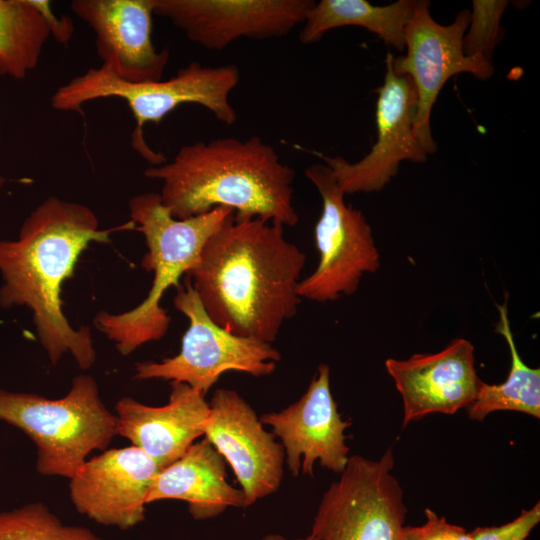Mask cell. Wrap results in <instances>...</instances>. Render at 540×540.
I'll return each mask as SVG.
<instances>
[{"mask_svg": "<svg viewBox=\"0 0 540 540\" xmlns=\"http://www.w3.org/2000/svg\"><path fill=\"white\" fill-rule=\"evenodd\" d=\"M144 176L162 183L161 200L176 219L226 207L237 220L260 218L284 227L299 221L295 171L256 136L184 145L171 161L146 168Z\"/></svg>", "mask_w": 540, "mask_h": 540, "instance_id": "obj_3", "label": "cell"}, {"mask_svg": "<svg viewBox=\"0 0 540 540\" xmlns=\"http://www.w3.org/2000/svg\"><path fill=\"white\" fill-rule=\"evenodd\" d=\"M385 368L403 401V426L429 414L453 415L475 400L481 379L475 369L473 344L453 339L443 350L388 358Z\"/></svg>", "mask_w": 540, "mask_h": 540, "instance_id": "obj_17", "label": "cell"}, {"mask_svg": "<svg viewBox=\"0 0 540 540\" xmlns=\"http://www.w3.org/2000/svg\"><path fill=\"white\" fill-rule=\"evenodd\" d=\"M239 80V68L232 64L204 66L193 61L167 80L143 83L123 81L99 66L61 85L52 95L51 105L59 111L83 112L82 106L89 101L123 99L136 121L133 148L150 166H157L166 162V158L148 146L143 136L144 125L159 124L182 104L200 105L221 123L233 125L238 116L230 103V94Z\"/></svg>", "mask_w": 540, "mask_h": 540, "instance_id": "obj_5", "label": "cell"}, {"mask_svg": "<svg viewBox=\"0 0 540 540\" xmlns=\"http://www.w3.org/2000/svg\"><path fill=\"white\" fill-rule=\"evenodd\" d=\"M51 33L33 0H0V76L24 79Z\"/></svg>", "mask_w": 540, "mask_h": 540, "instance_id": "obj_22", "label": "cell"}, {"mask_svg": "<svg viewBox=\"0 0 540 540\" xmlns=\"http://www.w3.org/2000/svg\"><path fill=\"white\" fill-rule=\"evenodd\" d=\"M312 0H154L153 14L168 19L192 42L220 51L241 38L271 39L303 24Z\"/></svg>", "mask_w": 540, "mask_h": 540, "instance_id": "obj_12", "label": "cell"}, {"mask_svg": "<svg viewBox=\"0 0 540 540\" xmlns=\"http://www.w3.org/2000/svg\"><path fill=\"white\" fill-rule=\"evenodd\" d=\"M161 470L141 449L130 445L88 458L69 478V498L90 520L121 530L145 519L146 497Z\"/></svg>", "mask_w": 540, "mask_h": 540, "instance_id": "obj_14", "label": "cell"}, {"mask_svg": "<svg viewBox=\"0 0 540 540\" xmlns=\"http://www.w3.org/2000/svg\"><path fill=\"white\" fill-rule=\"evenodd\" d=\"M416 1L398 0L379 6L365 0H321L315 2L299 32L302 44L318 41L329 30L358 26L375 33L386 44L403 51L405 27Z\"/></svg>", "mask_w": 540, "mask_h": 540, "instance_id": "obj_20", "label": "cell"}, {"mask_svg": "<svg viewBox=\"0 0 540 540\" xmlns=\"http://www.w3.org/2000/svg\"><path fill=\"white\" fill-rule=\"evenodd\" d=\"M164 499L185 501L195 520L217 517L229 507H245L243 491L227 481L225 459L206 438L194 442L154 477L146 504Z\"/></svg>", "mask_w": 540, "mask_h": 540, "instance_id": "obj_19", "label": "cell"}, {"mask_svg": "<svg viewBox=\"0 0 540 540\" xmlns=\"http://www.w3.org/2000/svg\"><path fill=\"white\" fill-rule=\"evenodd\" d=\"M428 1H416L405 27L404 56L392 58L395 73L409 76L417 95L414 130L427 154L436 151L430 128L434 103L446 81L459 73L487 79L493 74L490 61L469 57L463 51V36L470 21L469 10H462L450 25L437 23L430 15Z\"/></svg>", "mask_w": 540, "mask_h": 540, "instance_id": "obj_10", "label": "cell"}, {"mask_svg": "<svg viewBox=\"0 0 540 540\" xmlns=\"http://www.w3.org/2000/svg\"><path fill=\"white\" fill-rule=\"evenodd\" d=\"M37 9L43 15L50 33L61 44H67L73 34V23L65 16L62 19L56 17L50 7V2L46 0H33Z\"/></svg>", "mask_w": 540, "mask_h": 540, "instance_id": "obj_27", "label": "cell"}, {"mask_svg": "<svg viewBox=\"0 0 540 540\" xmlns=\"http://www.w3.org/2000/svg\"><path fill=\"white\" fill-rule=\"evenodd\" d=\"M507 298L497 304L499 321L496 332L507 342L511 365L506 380L500 384L481 381L475 400L468 409L469 418L482 421L495 411H517L540 418V369L529 367L518 353L507 312Z\"/></svg>", "mask_w": 540, "mask_h": 540, "instance_id": "obj_21", "label": "cell"}, {"mask_svg": "<svg viewBox=\"0 0 540 540\" xmlns=\"http://www.w3.org/2000/svg\"><path fill=\"white\" fill-rule=\"evenodd\" d=\"M173 304L189 322L179 353L160 362L136 363L133 379L182 382L206 395L227 371L255 377L275 371L280 352L271 343L236 335L217 325L186 277L183 284L176 286Z\"/></svg>", "mask_w": 540, "mask_h": 540, "instance_id": "obj_7", "label": "cell"}, {"mask_svg": "<svg viewBox=\"0 0 540 540\" xmlns=\"http://www.w3.org/2000/svg\"><path fill=\"white\" fill-rule=\"evenodd\" d=\"M260 540H316V538L312 534H309L303 538L289 539L280 534L270 533L263 536Z\"/></svg>", "mask_w": 540, "mask_h": 540, "instance_id": "obj_28", "label": "cell"}, {"mask_svg": "<svg viewBox=\"0 0 540 540\" xmlns=\"http://www.w3.org/2000/svg\"><path fill=\"white\" fill-rule=\"evenodd\" d=\"M304 174L322 199V212L314 228L319 261L315 270L301 279L298 296L315 302H330L353 295L365 273L380 267V254L363 213L345 202L330 168L309 165Z\"/></svg>", "mask_w": 540, "mask_h": 540, "instance_id": "obj_9", "label": "cell"}, {"mask_svg": "<svg viewBox=\"0 0 540 540\" xmlns=\"http://www.w3.org/2000/svg\"><path fill=\"white\" fill-rule=\"evenodd\" d=\"M389 447L378 460L349 457L322 496L311 533L316 540H403L407 508Z\"/></svg>", "mask_w": 540, "mask_h": 540, "instance_id": "obj_8", "label": "cell"}, {"mask_svg": "<svg viewBox=\"0 0 540 540\" xmlns=\"http://www.w3.org/2000/svg\"><path fill=\"white\" fill-rule=\"evenodd\" d=\"M70 6L95 33L104 69L130 83L162 80L170 53L152 42L154 0H74Z\"/></svg>", "mask_w": 540, "mask_h": 540, "instance_id": "obj_16", "label": "cell"}, {"mask_svg": "<svg viewBox=\"0 0 540 540\" xmlns=\"http://www.w3.org/2000/svg\"><path fill=\"white\" fill-rule=\"evenodd\" d=\"M0 540H103L85 526L62 522L42 502L0 511Z\"/></svg>", "mask_w": 540, "mask_h": 540, "instance_id": "obj_23", "label": "cell"}, {"mask_svg": "<svg viewBox=\"0 0 540 540\" xmlns=\"http://www.w3.org/2000/svg\"><path fill=\"white\" fill-rule=\"evenodd\" d=\"M201 431L231 466L244 493L245 507L279 489L285 463L283 446L236 391L215 390Z\"/></svg>", "mask_w": 540, "mask_h": 540, "instance_id": "obj_13", "label": "cell"}, {"mask_svg": "<svg viewBox=\"0 0 540 540\" xmlns=\"http://www.w3.org/2000/svg\"><path fill=\"white\" fill-rule=\"evenodd\" d=\"M262 424L279 437L285 462L293 476L300 471L313 475L316 460L324 468L340 474L349 459L345 430L352 424L338 412L330 388V367L320 364L305 393L279 412L264 413Z\"/></svg>", "mask_w": 540, "mask_h": 540, "instance_id": "obj_15", "label": "cell"}, {"mask_svg": "<svg viewBox=\"0 0 540 540\" xmlns=\"http://www.w3.org/2000/svg\"><path fill=\"white\" fill-rule=\"evenodd\" d=\"M507 1L474 0L470 12L469 28L463 36L466 56L490 61L499 37V24Z\"/></svg>", "mask_w": 540, "mask_h": 540, "instance_id": "obj_24", "label": "cell"}, {"mask_svg": "<svg viewBox=\"0 0 540 540\" xmlns=\"http://www.w3.org/2000/svg\"><path fill=\"white\" fill-rule=\"evenodd\" d=\"M540 522V503L522 510L512 521L500 526L476 527L470 532L472 540H526Z\"/></svg>", "mask_w": 540, "mask_h": 540, "instance_id": "obj_25", "label": "cell"}, {"mask_svg": "<svg viewBox=\"0 0 540 540\" xmlns=\"http://www.w3.org/2000/svg\"><path fill=\"white\" fill-rule=\"evenodd\" d=\"M209 412L205 395L171 381L168 403L150 406L132 397L115 404L117 434L149 455L162 469L179 459L202 436Z\"/></svg>", "mask_w": 540, "mask_h": 540, "instance_id": "obj_18", "label": "cell"}, {"mask_svg": "<svg viewBox=\"0 0 540 540\" xmlns=\"http://www.w3.org/2000/svg\"><path fill=\"white\" fill-rule=\"evenodd\" d=\"M5 182H6V179H5L2 175H0V188L3 187V185L5 184Z\"/></svg>", "mask_w": 540, "mask_h": 540, "instance_id": "obj_29", "label": "cell"}, {"mask_svg": "<svg viewBox=\"0 0 540 540\" xmlns=\"http://www.w3.org/2000/svg\"><path fill=\"white\" fill-rule=\"evenodd\" d=\"M305 262L282 224L232 217L207 240L184 277L217 325L272 343L297 312Z\"/></svg>", "mask_w": 540, "mask_h": 540, "instance_id": "obj_1", "label": "cell"}, {"mask_svg": "<svg viewBox=\"0 0 540 540\" xmlns=\"http://www.w3.org/2000/svg\"><path fill=\"white\" fill-rule=\"evenodd\" d=\"M135 227L130 220L102 229L86 205L49 196L25 219L16 240L0 241V307L32 311L37 337L52 365L66 353L80 369L94 365L90 327L75 329L69 323L62 309V285L74 276L79 256L90 243H110V234Z\"/></svg>", "mask_w": 540, "mask_h": 540, "instance_id": "obj_2", "label": "cell"}, {"mask_svg": "<svg viewBox=\"0 0 540 540\" xmlns=\"http://www.w3.org/2000/svg\"><path fill=\"white\" fill-rule=\"evenodd\" d=\"M387 55L383 85L376 106L377 139L362 159L350 163L341 156L321 155L344 194L380 191L398 172L402 161L423 163L427 153L415 130L417 95L409 76L395 73Z\"/></svg>", "mask_w": 540, "mask_h": 540, "instance_id": "obj_11", "label": "cell"}, {"mask_svg": "<svg viewBox=\"0 0 540 540\" xmlns=\"http://www.w3.org/2000/svg\"><path fill=\"white\" fill-rule=\"evenodd\" d=\"M426 521L420 526L404 527L403 540H472L465 528L449 523L445 517L426 508Z\"/></svg>", "mask_w": 540, "mask_h": 540, "instance_id": "obj_26", "label": "cell"}, {"mask_svg": "<svg viewBox=\"0 0 540 540\" xmlns=\"http://www.w3.org/2000/svg\"><path fill=\"white\" fill-rule=\"evenodd\" d=\"M0 421L32 440L39 474L66 479L118 435L115 414L102 401L96 380L86 374L74 377L68 392L56 399L0 389Z\"/></svg>", "mask_w": 540, "mask_h": 540, "instance_id": "obj_6", "label": "cell"}, {"mask_svg": "<svg viewBox=\"0 0 540 540\" xmlns=\"http://www.w3.org/2000/svg\"><path fill=\"white\" fill-rule=\"evenodd\" d=\"M128 207L130 220L143 234L147 246L141 266L153 273L151 288L136 307L119 314L100 310L93 320L96 329L123 356L165 336L171 318L160 304L164 293L179 284V279L196 263L207 240L234 217L232 209L216 207L197 216L176 219L160 194L154 192L133 196Z\"/></svg>", "mask_w": 540, "mask_h": 540, "instance_id": "obj_4", "label": "cell"}]
</instances>
